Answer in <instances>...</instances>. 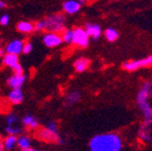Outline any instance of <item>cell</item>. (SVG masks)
I'll return each instance as SVG.
<instances>
[{
  "label": "cell",
  "mask_w": 152,
  "mask_h": 151,
  "mask_svg": "<svg viewBox=\"0 0 152 151\" xmlns=\"http://www.w3.org/2000/svg\"><path fill=\"white\" fill-rule=\"evenodd\" d=\"M22 151H39V150H36V149H32V148H28V149H26V150H22Z\"/></svg>",
  "instance_id": "1f68e13d"
},
{
  "label": "cell",
  "mask_w": 152,
  "mask_h": 151,
  "mask_svg": "<svg viewBox=\"0 0 152 151\" xmlns=\"http://www.w3.org/2000/svg\"><path fill=\"white\" fill-rule=\"evenodd\" d=\"M5 130H7V133H10V135H16L18 133H20V131H21L19 128H15L14 126H7L5 128Z\"/></svg>",
  "instance_id": "603a6c76"
},
{
  "label": "cell",
  "mask_w": 152,
  "mask_h": 151,
  "mask_svg": "<svg viewBox=\"0 0 152 151\" xmlns=\"http://www.w3.org/2000/svg\"><path fill=\"white\" fill-rule=\"evenodd\" d=\"M5 7L4 1H0V9H1V7Z\"/></svg>",
  "instance_id": "4dcf8cb0"
},
{
  "label": "cell",
  "mask_w": 152,
  "mask_h": 151,
  "mask_svg": "<svg viewBox=\"0 0 152 151\" xmlns=\"http://www.w3.org/2000/svg\"><path fill=\"white\" fill-rule=\"evenodd\" d=\"M152 66V56L147 57L146 59L142 60H136V62H128L123 65V68L128 70V71H135L137 69L145 68V67H151Z\"/></svg>",
  "instance_id": "277c9868"
},
{
  "label": "cell",
  "mask_w": 152,
  "mask_h": 151,
  "mask_svg": "<svg viewBox=\"0 0 152 151\" xmlns=\"http://www.w3.org/2000/svg\"><path fill=\"white\" fill-rule=\"evenodd\" d=\"M17 144L19 145V147L22 149V150H26V149L30 148V145H31V141L30 139L26 136H21L19 139H17Z\"/></svg>",
  "instance_id": "d6986e66"
},
{
  "label": "cell",
  "mask_w": 152,
  "mask_h": 151,
  "mask_svg": "<svg viewBox=\"0 0 152 151\" xmlns=\"http://www.w3.org/2000/svg\"><path fill=\"white\" fill-rule=\"evenodd\" d=\"M79 97H80V95H79L78 92L70 93V94L68 95V97H66V106H71V105L75 104V103H77L79 100Z\"/></svg>",
  "instance_id": "ac0fdd59"
},
{
  "label": "cell",
  "mask_w": 152,
  "mask_h": 151,
  "mask_svg": "<svg viewBox=\"0 0 152 151\" xmlns=\"http://www.w3.org/2000/svg\"><path fill=\"white\" fill-rule=\"evenodd\" d=\"M106 37L109 41H115L118 38V33L113 29H108L106 31Z\"/></svg>",
  "instance_id": "44dd1931"
},
{
  "label": "cell",
  "mask_w": 152,
  "mask_h": 151,
  "mask_svg": "<svg viewBox=\"0 0 152 151\" xmlns=\"http://www.w3.org/2000/svg\"><path fill=\"white\" fill-rule=\"evenodd\" d=\"M24 80H26V76L24 75H14L12 76L11 78H9L7 83L11 87L13 88L14 90L16 89H20L21 86L23 85Z\"/></svg>",
  "instance_id": "9c48e42d"
},
{
  "label": "cell",
  "mask_w": 152,
  "mask_h": 151,
  "mask_svg": "<svg viewBox=\"0 0 152 151\" xmlns=\"http://www.w3.org/2000/svg\"><path fill=\"white\" fill-rule=\"evenodd\" d=\"M151 94H152V91H151V88H150V85L148 83L145 84L144 87H142V89L140 90V93H138V95H137V103L140 104V103L147 102L148 97H149Z\"/></svg>",
  "instance_id": "30bf717a"
},
{
  "label": "cell",
  "mask_w": 152,
  "mask_h": 151,
  "mask_svg": "<svg viewBox=\"0 0 152 151\" xmlns=\"http://www.w3.org/2000/svg\"><path fill=\"white\" fill-rule=\"evenodd\" d=\"M47 129L50 130L51 132L55 133V134H58V133H57V127H56V125H55V123H52V122H50V123H49V125H48Z\"/></svg>",
  "instance_id": "4316f807"
},
{
  "label": "cell",
  "mask_w": 152,
  "mask_h": 151,
  "mask_svg": "<svg viewBox=\"0 0 152 151\" xmlns=\"http://www.w3.org/2000/svg\"><path fill=\"white\" fill-rule=\"evenodd\" d=\"M86 32L88 34V36H92L93 38L97 39L100 36V28L97 24H92V23H88L87 24V28H86Z\"/></svg>",
  "instance_id": "8fae6325"
},
{
  "label": "cell",
  "mask_w": 152,
  "mask_h": 151,
  "mask_svg": "<svg viewBox=\"0 0 152 151\" xmlns=\"http://www.w3.org/2000/svg\"><path fill=\"white\" fill-rule=\"evenodd\" d=\"M10 21V17L7 15H3L1 18H0V23L2 24V26H7Z\"/></svg>",
  "instance_id": "f1b7e54d"
},
{
  "label": "cell",
  "mask_w": 152,
  "mask_h": 151,
  "mask_svg": "<svg viewBox=\"0 0 152 151\" xmlns=\"http://www.w3.org/2000/svg\"><path fill=\"white\" fill-rule=\"evenodd\" d=\"M2 54H3V52H2V51H1V50H0V57L2 56Z\"/></svg>",
  "instance_id": "d6a6232c"
},
{
  "label": "cell",
  "mask_w": 152,
  "mask_h": 151,
  "mask_svg": "<svg viewBox=\"0 0 152 151\" xmlns=\"http://www.w3.org/2000/svg\"><path fill=\"white\" fill-rule=\"evenodd\" d=\"M62 39L58 34L49 33L43 37V43L49 48H54L61 43Z\"/></svg>",
  "instance_id": "8992f818"
},
{
  "label": "cell",
  "mask_w": 152,
  "mask_h": 151,
  "mask_svg": "<svg viewBox=\"0 0 152 151\" xmlns=\"http://www.w3.org/2000/svg\"><path fill=\"white\" fill-rule=\"evenodd\" d=\"M0 149H2V143L0 142Z\"/></svg>",
  "instance_id": "836d02e7"
},
{
  "label": "cell",
  "mask_w": 152,
  "mask_h": 151,
  "mask_svg": "<svg viewBox=\"0 0 152 151\" xmlns=\"http://www.w3.org/2000/svg\"><path fill=\"white\" fill-rule=\"evenodd\" d=\"M17 30L22 33H30L34 30V24L28 21H21L17 24Z\"/></svg>",
  "instance_id": "2e32d148"
},
{
  "label": "cell",
  "mask_w": 152,
  "mask_h": 151,
  "mask_svg": "<svg viewBox=\"0 0 152 151\" xmlns=\"http://www.w3.org/2000/svg\"><path fill=\"white\" fill-rule=\"evenodd\" d=\"M3 64L7 67H11V68H14L16 65L19 64L18 60V56L17 55H13V54H7L3 57Z\"/></svg>",
  "instance_id": "5bb4252c"
},
{
  "label": "cell",
  "mask_w": 152,
  "mask_h": 151,
  "mask_svg": "<svg viewBox=\"0 0 152 151\" xmlns=\"http://www.w3.org/2000/svg\"><path fill=\"white\" fill-rule=\"evenodd\" d=\"M89 64L90 62L87 58H79L74 62V68L77 72H83L89 67Z\"/></svg>",
  "instance_id": "9a60e30c"
},
{
  "label": "cell",
  "mask_w": 152,
  "mask_h": 151,
  "mask_svg": "<svg viewBox=\"0 0 152 151\" xmlns=\"http://www.w3.org/2000/svg\"><path fill=\"white\" fill-rule=\"evenodd\" d=\"M140 108L142 109L144 116H145V125L149 126L152 123V108L149 106L147 102L145 103H140Z\"/></svg>",
  "instance_id": "ba28073f"
},
{
  "label": "cell",
  "mask_w": 152,
  "mask_h": 151,
  "mask_svg": "<svg viewBox=\"0 0 152 151\" xmlns=\"http://www.w3.org/2000/svg\"><path fill=\"white\" fill-rule=\"evenodd\" d=\"M121 139L114 134L97 135L90 143L91 151H119Z\"/></svg>",
  "instance_id": "6da1fadb"
},
{
  "label": "cell",
  "mask_w": 152,
  "mask_h": 151,
  "mask_svg": "<svg viewBox=\"0 0 152 151\" xmlns=\"http://www.w3.org/2000/svg\"><path fill=\"white\" fill-rule=\"evenodd\" d=\"M79 9H80V4L76 1H66L64 3V10L68 14H74L78 12Z\"/></svg>",
  "instance_id": "7c38bea8"
},
{
  "label": "cell",
  "mask_w": 152,
  "mask_h": 151,
  "mask_svg": "<svg viewBox=\"0 0 152 151\" xmlns=\"http://www.w3.org/2000/svg\"><path fill=\"white\" fill-rule=\"evenodd\" d=\"M45 23H47V30L50 32L57 34L59 32L64 31V17L60 14H55L52 16H49L45 18Z\"/></svg>",
  "instance_id": "7a4b0ae2"
},
{
  "label": "cell",
  "mask_w": 152,
  "mask_h": 151,
  "mask_svg": "<svg viewBox=\"0 0 152 151\" xmlns=\"http://www.w3.org/2000/svg\"><path fill=\"white\" fill-rule=\"evenodd\" d=\"M16 144H17V137L15 135H9V136L4 139L2 146L5 149H13Z\"/></svg>",
  "instance_id": "e0dca14e"
},
{
  "label": "cell",
  "mask_w": 152,
  "mask_h": 151,
  "mask_svg": "<svg viewBox=\"0 0 152 151\" xmlns=\"http://www.w3.org/2000/svg\"><path fill=\"white\" fill-rule=\"evenodd\" d=\"M72 37H73V31H70V30H68V31H64V33H62V36H61V39L64 40V41H66V43H72Z\"/></svg>",
  "instance_id": "7402d4cb"
},
{
  "label": "cell",
  "mask_w": 152,
  "mask_h": 151,
  "mask_svg": "<svg viewBox=\"0 0 152 151\" xmlns=\"http://www.w3.org/2000/svg\"><path fill=\"white\" fill-rule=\"evenodd\" d=\"M0 151H4V150H2V149H0Z\"/></svg>",
  "instance_id": "e575fe53"
},
{
  "label": "cell",
  "mask_w": 152,
  "mask_h": 151,
  "mask_svg": "<svg viewBox=\"0 0 152 151\" xmlns=\"http://www.w3.org/2000/svg\"><path fill=\"white\" fill-rule=\"evenodd\" d=\"M9 98L11 100V103H13V104H20L23 100V94H22L20 89L13 90L12 92L10 93Z\"/></svg>",
  "instance_id": "4fadbf2b"
},
{
  "label": "cell",
  "mask_w": 152,
  "mask_h": 151,
  "mask_svg": "<svg viewBox=\"0 0 152 151\" xmlns=\"http://www.w3.org/2000/svg\"><path fill=\"white\" fill-rule=\"evenodd\" d=\"M13 70H14V73H15V75H23V70H22V68H21V66L20 65H16V66L13 68Z\"/></svg>",
  "instance_id": "484cf974"
},
{
  "label": "cell",
  "mask_w": 152,
  "mask_h": 151,
  "mask_svg": "<svg viewBox=\"0 0 152 151\" xmlns=\"http://www.w3.org/2000/svg\"><path fill=\"white\" fill-rule=\"evenodd\" d=\"M140 137L144 139H146V141H150V139H152L151 137L149 136V135L147 134V132H144V131H140Z\"/></svg>",
  "instance_id": "f546056e"
},
{
  "label": "cell",
  "mask_w": 152,
  "mask_h": 151,
  "mask_svg": "<svg viewBox=\"0 0 152 151\" xmlns=\"http://www.w3.org/2000/svg\"><path fill=\"white\" fill-rule=\"evenodd\" d=\"M72 43H74L76 45L81 48H85L89 43V36L86 32V30L81 28L75 29L73 31V37H72Z\"/></svg>",
  "instance_id": "3957f363"
},
{
  "label": "cell",
  "mask_w": 152,
  "mask_h": 151,
  "mask_svg": "<svg viewBox=\"0 0 152 151\" xmlns=\"http://www.w3.org/2000/svg\"><path fill=\"white\" fill-rule=\"evenodd\" d=\"M7 126H14V124L17 122V117L15 115H10L7 119Z\"/></svg>",
  "instance_id": "83f0119b"
},
{
  "label": "cell",
  "mask_w": 152,
  "mask_h": 151,
  "mask_svg": "<svg viewBox=\"0 0 152 151\" xmlns=\"http://www.w3.org/2000/svg\"><path fill=\"white\" fill-rule=\"evenodd\" d=\"M34 29L37 30V31H42L47 29V23H45V20H41V21H38L37 23L34 26Z\"/></svg>",
  "instance_id": "cb8c5ba5"
},
{
  "label": "cell",
  "mask_w": 152,
  "mask_h": 151,
  "mask_svg": "<svg viewBox=\"0 0 152 151\" xmlns=\"http://www.w3.org/2000/svg\"><path fill=\"white\" fill-rule=\"evenodd\" d=\"M36 136L39 139H42L45 142H50V143H61V139L58 136V134H55V133L51 132L50 130H48L47 128H42V129L38 130L37 133H36Z\"/></svg>",
  "instance_id": "5b68a950"
},
{
  "label": "cell",
  "mask_w": 152,
  "mask_h": 151,
  "mask_svg": "<svg viewBox=\"0 0 152 151\" xmlns=\"http://www.w3.org/2000/svg\"><path fill=\"white\" fill-rule=\"evenodd\" d=\"M22 49H23V43L21 40H14L12 43H10L7 47V54H13V55H18L22 52Z\"/></svg>",
  "instance_id": "52a82bcc"
},
{
  "label": "cell",
  "mask_w": 152,
  "mask_h": 151,
  "mask_svg": "<svg viewBox=\"0 0 152 151\" xmlns=\"http://www.w3.org/2000/svg\"><path fill=\"white\" fill-rule=\"evenodd\" d=\"M32 49H33V45H32L31 43H23V49H22V52L24 54H28V53H31Z\"/></svg>",
  "instance_id": "d4e9b609"
},
{
  "label": "cell",
  "mask_w": 152,
  "mask_h": 151,
  "mask_svg": "<svg viewBox=\"0 0 152 151\" xmlns=\"http://www.w3.org/2000/svg\"><path fill=\"white\" fill-rule=\"evenodd\" d=\"M23 124L28 127L32 128V129H35L37 127V120L31 115H28L23 118Z\"/></svg>",
  "instance_id": "ffe728a7"
}]
</instances>
